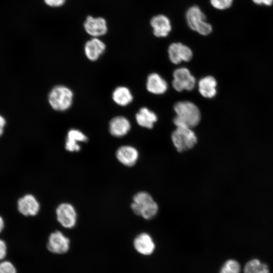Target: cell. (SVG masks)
I'll use <instances>...</instances> for the list:
<instances>
[{
    "mask_svg": "<svg viewBox=\"0 0 273 273\" xmlns=\"http://www.w3.org/2000/svg\"><path fill=\"white\" fill-rule=\"evenodd\" d=\"M176 116L173 123L176 127L192 128L197 126L201 119V114L198 107L190 101L177 102L174 106Z\"/></svg>",
    "mask_w": 273,
    "mask_h": 273,
    "instance_id": "6da1fadb",
    "label": "cell"
},
{
    "mask_svg": "<svg viewBox=\"0 0 273 273\" xmlns=\"http://www.w3.org/2000/svg\"><path fill=\"white\" fill-rule=\"evenodd\" d=\"M130 207L135 215L147 220L155 218L159 209L152 196L145 191H139L134 195Z\"/></svg>",
    "mask_w": 273,
    "mask_h": 273,
    "instance_id": "7a4b0ae2",
    "label": "cell"
},
{
    "mask_svg": "<svg viewBox=\"0 0 273 273\" xmlns=\"http://www.w3.org/2000/svg\"><path fill=\"white\" fill-rule=\"evenodd\" d=\"M73 93L69 87L58 85L54 86L48 95V102L55 110L64 111L71 106Z\"/></svg>",
    "mask_w": 273,
    "mask_h": 273,
    "instance_id": "3957f363",
    "label": "cell"
},
{
    "mask_svg": "<svg viewBox=\"0 0 273 273\" xmlns=\"http://www.w3.org/2000/svg\"><path fill=\"white\" fill-rule=\"evenodd\" d=\"M186 19L189 28L202 35H208L212 31V27L206 21L205 14L197 6L189 8Z\"/></svg>",
    "mask_w": 273,
    "mask_h": 273,
    "instance_id": "277c9868",
    "label": "cell"
},
{
    "mask_svg": "<svg viewBox=\"0 0 273 273\" xmlns=\"http://www.w3.org/2000/svg\"><path fill=\"white\" fill-rule=\"evenodd\" d=\"M171 140L179 153L191 150L198 141L196 134L191 128L185 127H176L171 134Z\"/></svg>",
    "mask_w": 273,
    "mask_h": 273,
    "instance_id": "5b68a950",
    "label": "cell"
},
{
    "mask_svg": "<svg viewBox=\"0 0 273 273\" xmlns=\"http://www.w3.org/2000/svg\"><path fill=\"white\" fill-rule=\"evenodd\" d=\"M173 76L172 86L177 92L191 90L195 86V78L186 68L181 67L175 69L173 73Z\"/></svg>",
    "mask_w": 273,
    "mask_h": 273,
    "instance_id": "8992f818",
    "label": "cell"
},
{
    "mask_svg": "<svg viewBox=\"0 0 273 273\" xmlns=\"http://www.w3.org/2000/svg\"><path fill=\"white\" fill-rule=\"evenodd\" d=\"M57 219L65 228L71 229L77 221V213L74 206L68 203L60 204L56 210Z\"/></svg>",
    "mask_w": 273,
    "mask_h": 273,
    "instance_id": "52a82bcc",
    "label": "cell"
},
{
    "mask_svg": "<svg viewBox=\"0 0 273 273\" xmlns=\"http://www.w3.org/2000/svg\"><path fill=\"white\" fill-rule=\"evenodd\" d=\"M70 247V240L61 232L56 231L52 233L48 238L47 248L55 254H63L67 252Z\"/></svg>",
    "mask_w": 273,
    "mask_h": 273,
    "instance_id": "ba28073f",
    "label": "cell"
},
{
    "mask_svg": "<svg viewBox=\"0 0 273 273\" xmlns=\"http://www.w3.org/2000/svg\"><path fill=\"white\" fill-rule=\"evenodd\" d=\"M83 27L86 32L93 37L103 36L108 31L107 22L101 17L87 16L83 23Z\"/></svg>",
    "mask_w": 273,
    "mask_h": 273,
    "instance_id": "9c48e42d",
    "label": "cell"
},
{
    "mask_svg": "<svg viewBox=\"0 0 273 273\" xmlns=\"http://www.w3.org/2000/svg\"><path fill=\"white\" fill-rule=\"evenodd\" d=\"M168 53L170 61L174 64L182 61L188 62L193 57L191 49L180 42L171 43L168 47Z\"/></svg>",
    "mask_w": 273,
    "mask_h": 273,
    "instance_id": "30bf717a",
    "label": "cell"
},
{
    "mask_svg": "<svg viewBox=\"0 0 273 273\" xmlns=\"http://www.w3.org/2000/svg\"><path fill=\"white\" fill-rule=\"evenodd\" d=\"M115 155L120 163L129 167L134 166L139 158V152L138 150L129 145L120 146L117 150Z\"/></svg>",
    "mask_w": 273,
    "mask_h": 273,
    "instance_id": "8fae6325",
    "label": "cell"
},
{
    "mask_svg": "<svg viewBox=\"0 0 273 273\" xmlns=\"http://www.w3.org/2000/svg\"><path fill=\"white\" fill-rule=\"evenodd\" d=\"M19 212L25 216H35L40 209L39 203L34 196L26 194L20 198L17 202Z\"/></svg>",
    "mask_w": 273,
    "mask_h": 273,
    "instance_id": "7c38bea8",
    "label": "cell"
},
{
    "mask_svg": "<svg viewBox=\"0 0 273 273\" xmlns=\"http://www.w3.org/2000/svg\"><path fill=\"white\" fill-rule=\"evenodd\" d=\"M133 245L138 252L144 255L152 254L156 247L153 238L146 232L138 234L133 240Z\"/></svg>",
    "mask_w": 273,
    "mask_h": 273,
    "instance_id": "4fadbf2b",
    "label": "cell"
},
{
    "mask_svg": "<svg viewBox=\"0 0 273 273\" xmlns=\"http://www.w3.org/2000/svg\"><path fill=\"white\" fill-rule=\"evenodd\" d=\"M150 25L154 35L158 37H166L171 30L170 21L164 15H158L152 17Z\"/></svg>",
    "mask_w": 273,
    "mask_h": 273,
    "instance_id": "5bb4252c",
    "label": "cell"
},
{
    "mask_svg": "<svg viewBox=\"0 0 273 273\" xmlns=\"http://www.w3.org/2000/svg\"><path fill=\"white\" fill-rule=\"evenodd\" d=\"M105 50V43L98 37H93L87 41L84 47L85 56L91 61L97 60Z\"/></svg>",
    "mask_w": 273,
    "mask_h": 273,
    "instance_id": "9a60e30c",
    "label": "cell"
},
{
    "mask_svg": "<svg viewBox=\"0 0 273 273\" xmlns=\"http://www.w3.org/2000/svg\"><path fill=\"white\" fill-rule=\"evenodd\" d=\"M130 128L131 125L129 121L122 116L113 117L109 124L110 133L116 138L123 137L127 134Z\"/></svg>",
    "mask_w": 273,
    "mask_h": 273,
    "instance_id": "2e32d148",
    "label": "cell"
},
{
    "mask_svg": "<svg viewBox=\"0 0 273 273\" xmlns=\"http://www.w3.org/2000/svg\"><path fill=\"white\" fill-rule=\"evenodd\" d=\"M87 141V137L82 131L77 129H71L67 132L65 144V149L71 152H78L80 150L78 143L85 142Z\"/></svg>",
    "mask_w": 273,
    "mask_h": 273,
    "instance_id": "e0dca14e",
    "label": "cell"
},
{
    "mask_svg": "<svg viewBox=\"0 0 273 273\" xmlns=\"http://www.w3.org/2000/svg\"><path fill=\"white\" fill-rule=\"evenodd\" d=\"M146 86L149 92L156 95L165 93L168 88L166 81L156 73H151L148 76Z\"/></svg>",
    "mask_w": 273,
    "mask_h": 273,
    "instance_id": "ac0fdd59",
    "label": "cell"
},
{
    "mask_svg": "<svg viewBox=\"0 0 273 273\" xmlns=\"http://www.w3.org/2000/svg\"><path fill=\"white\" fill-rule=\"evenodd\" d=\"M217 82L212 76L202 78L198 82V89L200 94L206 98H212L216 94Z\"/></svg>",
    "mask_w": 273,
    "mask_h": 273,
    "instance_id": "d6986e66",
    "label": "cell"
},
{
    "mask_svg": "<svg viewBox=\"0 0 273 273\" xmlns=\"http://www.w3.org/2000/svg\"><path fill=\"white\" fill-rule=\"evenodd\" d=\"M135 119L138 124L143 127L152 128L157 120L156 114L149 109L143 107L136 114Z\"/></svg>",
    "mask_w": 273,
    "mask_h": 273,
    "instance_id": "ffe728a7",
    "label": "cell"
},
{
    "mask_svg": "<svg viewBox=\"0 0 273 273\" xmlns=\"http://www.w3.org/2000/svg\"><path fill=\"white\" fill-rule=\"evenodd\" d=\"M112 98L118 105L125 106L132 102L133 96L129 88L124 86H120L114 89L112 94Z\"/></svg>",
    "mask_w": 273,
    "mask_h": 273,
    "instance_id": "44dd1931",
    "label": "cell"
},
{
    "mask_svg": "<svg viewBox=\"0 0 273 273\" xmlns=\"http://www.w3.org/2000/svg\"><path fill=\"white\" fill-rule=\"evenodd\" d=\"M243 271L244 273H269L268 266L257 259L247 262Z\"/></svg>",
    "mask_w": 273,
    "mask_h": 273,
    "instance_id": "7402d4cb",
    "label": "cell"
},
{
    "mask_svg": "<svg viewBox=\"0 0 273 273\" xmlns=\"http://www.w3.org/2000/svg\"><path fill=\"white\" fill-rule=\"evenodd\" d=\"M241 266L235 260H227L222 266L219 273H240Z\"/></svg>",
    "mask_w": 273,
    "mask_h": 273,
    "instance_id": "603a6c76",
    "label": "cell"
},
{
    "mask_svg": "<svg viewBox=\"0 0 273 273\" xmlns=\"http://www.w3.org/2000/svg\"><path fill=\"white\" fill-rule=\"evenodd\" d=\"M233 0H210L212 6L219 10L227 9L231 7Z\"/></svg>",
    "mask_w": 273,
    "mask_h": 273,
    "instance_id": "cb8c5ba5",
    "label": "cell"
},
{
    "mask_svg": "<svg viewBox=\"0 0 273 273\" xmlns=\"http://www.w3.org/2000/svg\"><path fill=\"white\" fill-rule=\"evenodd\" d=\"M0 273H17V270L13 263L5 261L0 263Z\"/></svg>",
    "mask_w": 273,
    "mask_h": 273,
    "instance_id": "d4e9b609",
    "label": "cell"
},
{
    "mask_svg": "<svg viewBox=\"0 0 273 273\" xmlns=\"http://www.w3.org/2000/svg\"><path fill=\"white\" fill-rule=\"evenodd\" d=\"M45 4L51 7H59L63 6L66 0H43Z\"/></svg>",
    "mask_w": 273,
    "mask_h": 273,
    "instance_id": "484cf974",
    "label": "cell"
},
{
    "mask_svg": "<svg viewBox=\"0 0 273 273\" xmlns=\"http://www.w3.org/2000/svg\"><path fill=\"white\" fill-rule=\"evenodd\" d=\"M7 254V245L5 242L0 239V260L3 259Z\"/></svg>",
    "mask_w": 273,
    "mask_h": 273,
    "instance_id": "4316f807",
    "label": "cell"
},
{
    "mask_svg": "<svg viewBox=\"0 0 273 273\" xmlns=\"http://www.w3.org/2000/svg\"><path fill=\"white\" fill-rule=\"evenodd\" d=\"M256 5H264L266 6H271L273 4V0H252Z\"/></svg>",
    "mask_w": 273,
    "mask_h": 273,
    "instance_id": "83f0119b",
    "label": "cell"
},
{
    "mask_svg": "<svg viewBox=\"0 0 273 273\" xmlns=\"http://www.w3.org/2000/svg\"><path fill=\"white\" fill-rule=\"evenodd\" d=\"M6 124V120L4 118L0 115V136L3 133L4 127Z\"/></svg>",
    "mask_w": 273,
    "mask_h": 273,
    "instance_id": "f1b7e54d",
    "label": "cell"
},
{
    "mask_svg": "<svg viewBox=\"0 0 273 273\" xmlns=\"http://www.w3.org/2000/svg\"><path fill=\"white\" fill-rule=\"evenodd\" d=\"M5 227V222L3 218L0 215V233L2 232Z\"/></svg>",
    "mask_w": 273,
    "mask_h": 273,
    "instance_id": "f546056e",
    "label": "cell"
}]
</instances>
